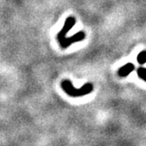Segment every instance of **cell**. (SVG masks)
<instances>
[{"label": "cell", "mask_w": 146, "mask_h": 146, "mask_svg": "<svg viewBox=\"0 0 146 146\" xmlns=\"http://www.w3.org/2000/svg\"><path fill=\"white\" fill-rule=\"evenodd\" d=\"M61 86L67 94L70 97H83L89 94L93 91V85L91 83H86L83 85L80 88H76L73 86L72 83L69 79H64L61 83Z\"/></svg>", "instance_id": "6da1fadb"}, {"label": "cell", "mask_w": 146, "mask_h": 146, "mask_svg": "<svg viewBox=\"0 0 146 146\" xmlns=\"http://www.w3.org/2000/svg\"><path fill=\"white\" fill-rule=\"evenodd\" d=\"M75 24H76V19L73 16H70L66 19L64 27H62V28L60 30V32L58 33V35L56 36V39L59 41V43L66 37L67 33L75 26Z\"/></svg>", "instance_id": "7a4b0ae2"}, {"label": "cell", "mask_w": 146, "mask_h": 146, "mask_svg": "<svg viewBox=\"0 0 146 146\" xmlns=\"http://www.w3.org/2000/svg\"><path fill=\"white\" fill-rule=\"evenodd\" d=\"M86 37V34L83 31H80V32L75 34L74 35H72L70 37H65L64 40H62L60 42V46L62 48H67L70 45L75 43V42H78V41H81L85 39Z\"/></svg>", "instance_id": "3957f363"}, {"label": "cell", "mask_w": 146, "mask_h": 146, "mask_svg": "<svg viewBox=\"0 0 146 146\" xmlns=\"http://www.w3.org/2000/svg\"><path fill=\"white\" fill-rule=\"evenodd\" d=\"M135 70V66L133 64H130V62H129V64H126L125 65H123L122 67H121L118 70V74L120 77H127L129 76L130 73Z\"/></svg>", "instance_id": "277c9868"}, {"label": "cell", "mask_w": 146, "mask_h": 146, "mask_svg": "<svg viewBox=\"0 0 146 146\" xmlns=\"http://www.w3.org/2000/svg\"><path fill=\"white\" fill-rule=\"evenodd\" d=\"M137 62L140 64H143L146 62V51H142L137 56Z\"/></svg>", "instance_id": "5b68a950"}, {"label": "cell", "mask_w": 146, "mask_h": 146, "mask_svg": "<svg viewBox=\"0 0 146 146\" xmlns=\"http://www.w3.org/2000/svg\"><path fill=\"white\" fill-rule=\"evenodd\" d=\"M137 75L141 79H143L146 82V68L140 67L137 70Z\"/></svg>", "instance_id": "8992f818"}]
</instances>
